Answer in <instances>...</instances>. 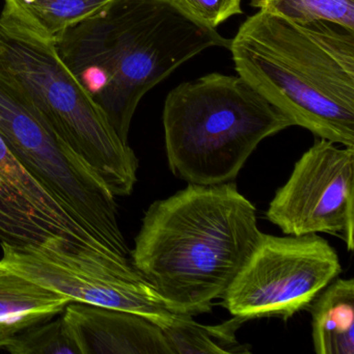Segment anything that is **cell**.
Instances as JSON below:
<instances>
[{"instance_id":"6da1fadb","label":"cell","mask_w":354,"mask_h":354,"mask_svg":"<svg viewBox=\"0 0 354 354\" xmlns=\"http://www.w3.org/2000/svg\"><path fill=\"white\" fill-rule=\"evenodd\" d=\"M262 232L256 207L234 182L194 185L153 203L131 264L177 314H206L252 254Z\"/></svg>"},{"instance_id":"7a4b0ae2","label":"cell","mask_w":354,"mask_h":354,"mask_svg":"<svg viewBox=\"0 0 354 354\" xmlns=\"http://www.w3.org/2000/svg\"><path fill=\"white\" fill-rule=\"evenodd\" d=\"M231 40L169 0H113L68 28L57 53L128 144L142 97L198 53Z\"/></svg>"},{"instance_id":"3957f363","label":"cell","mask_w":354,"mask_h":354,"mask_svg":"<svg viewBox=\"0 0 354 354\" xmlns=\"http://www.w3.org/2000/svg\"><path fill=\"white\" fill-rule=\"evenodd\" d=\"M239 76L317 138L354 147V32L258 12L230 43Z\"/></svg>"},{"instance_id":"277c9868","label":"cell","mask_w":354,"mask_h":354,"mask_svg":"<svg viewBox=\"0 0 354 354\" xmlns=\"http://www.w3.org/2000/svg\"><path fill=\"white\" fill-rule=\"evenodd\" d=\"M0 78L96 174L115 196H128L138 160L104 111L62 61L55 42L3 9L0 15Z\"/></svg>"},{"instance_id":"5b68a950","label":"cell","mask_w":354,"mask_h":354,"mask_svg":"<svg viewBox=\"0 0 354 354\" xmlns=\"http://www.w3.org/2000/svg\"><path fill=\"white\" fill-rule=\"evenodd\" d=\"M291 126L241 76L211 73L184 82L163 109L169 169L194 185L233 181L262 140Z\"/></svg>"},{"instance_id":"8992f818","label":"cell","mask_w":354,"mask_h":354,"mask_svg":"<svg viewBox=\"0 0 354 354\" xmlns=\"http://www.w3.org/2000/svg\"><path fill=\"white\" fill-rule=\"evenodd\" d=\"M0 136L16 159L113 254L129 259L130 250L120 229L115 196L34 107L1 78Z\"/></svg>"},{"instance_id":"52a82bcc","label":"cell","mask_w":354,"mask_h":354,"mask_svg":"<svg viewBox=\"0 0 354 354\" xmlns=\"http://www.w3.org/2000/svg\"><path fill=\"white\" fill-rule=\"evenodd\" d=\"M342 272L333 246L317 234H263L223 294V306L244 321L288 320L308 308Z\"/></svg>"},{"instance_id":"ba28073f","label":"cell","mask_w":354,"mask_h":354,"mask_svg":"<svg viewBox=\"0 0 354 354\" xmlns=\"http://www.w3.org/2000/svg\"><path fill=\"white\" fill-rule=\"evenodd\" d=\"M1 248L0 266L73 302L136 313L162 330L186 316L173 312L131 262L68 248Z\"/></svg>"},{"instance_id":"9c48e42d","label":"cell","mask_w":354,"mask_h":354,"mask_svg":"<svg viewBox=\"0 0 354 354\" xmlns=\"http://www.w3.org/2000/svg\"><path fill=\"white\" fill-rule=\"evenodd\" d=\"M266 218L285 235L325 233L354 250V147L316 138L277 189Z\"/></svg>"},{"instance_id":"30bf717a","label":"cell","mask_w":354,"mask_h":354,"mask_svg":"<svg viewBox=\"0 0 354 354\" xmlns=\"http://www.w3.org/2000/svg\"><path fill=\"white\" fill-rule=\"evenodd\" d=\"M0 240L16 248L80 250L121 262L102 240L14 156L0 136Z\"/></svg>"},{"instance_id":"8fae6325","label":"cell","mask_w":354,"mask_h":354,"mask_svg":"<svg viewBox=\"0 0 354 354\" xmlns=\"http://www.w3.org/2000/svg\"><path fill=\"white\" fill-rule=\"evenodd\" d=\"M63 318L80 354H173L162 329L136 313L71 302Z\"/></svg>"},{"instance_id":"7c38bea8","label":"cell","mask_w":354,"mask_h":354,"mask_svg":"<svg viewBox=\"0 0 354 354\" xmlns=\"http://www.w3.org/2000/svg\"><path fill=\"white\" fill-rule=\"evenodd\" d=\"M70 298L0 266V349L22 331L63 314Z\"/></svg>"},{"instance_id":"4fadbf2b","label":"cell","mask_w":354,"mask_h":354,"mask_svg":"<svg viewBox=\"0 0 354 354\" xmlns=\"http://www.w3.org/2000/svg\"><path fill=\"white\" fill-rule=\"evenodd\" d=\"M318 354H354V279H333L308 306Z\"/></svg>"},{"instance_id":"5bb4252c","label":"cell","mask_w":354,"mask_h":354,"mask_svg":"<svg viewBox=\"0 0 354 354\" xmlns=\"http://www.w3.org/2000/svg\"><path fill=\"white\" fill-rule=\"evenodd\" d=\"M113 0H5V10L55 42L74 24Z\"/></svg>"},{"instance_id":"9a60e30c","label":"cell","mask_w":354,"mask_h":354,"mask_svg":"<svg viewBox=\"0 0 354 354\" xmlns=\"http://www.w3.org/2000/svg\"><path fill=\"white\" fill-rule=\"evenodd\" d=\"M244 322L234 317L221 324L203 325L186 315L162 331L173 354L250 353V346L236 339V331Z\"/></svg>"},{"instance_id":"2e32d148","label":"cell","mask_w":354,"mask_h":354,"mask_svg":"<svg viewBox=\"0 0 354 354\" xmlns=\"http://www.w3.org/2000/svg\"><path fill=\"white\" fill-rule=\"evenodd\" d=\"M250 6L296 24L325 21L354 32V0H252Z\"/></svg>"},{"instance_id":"e0dca14e","label":"cell","mask_w":354,"mask_h":354,"mask_svg":"<svg viewBox=\"0 0 354 354\" xmlns=\"http://www.w3.org/2000/svg\"><path fill=\"white\" fill-rule=\"evenodd\" d=\"M5 350L13 354H80L63 316L26 329Z\"/></svg>"},{"instance_id":"ac0fdd59","label":"cell","mask_w":354,"mask_h":354,"mask_svg":"<svg viewBox=\"0 0 354 354\" xmlns=\"http://www.w3.org/2000/svg\"><path fill=\"white\" fill-rule=\"evenodd\" d=\"M194 21L215 28L235 15H241L242 0H169Z\"/></svg>"}]
</instances>
